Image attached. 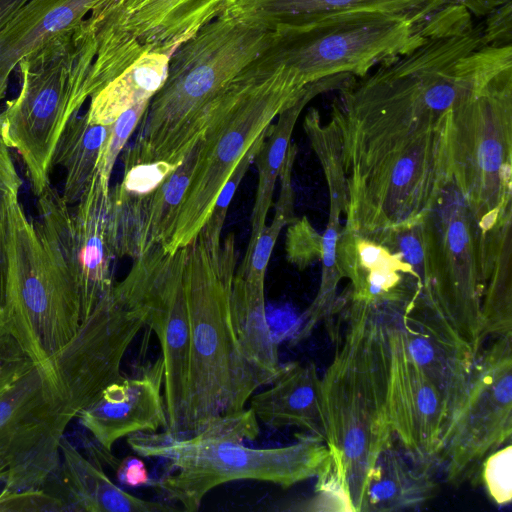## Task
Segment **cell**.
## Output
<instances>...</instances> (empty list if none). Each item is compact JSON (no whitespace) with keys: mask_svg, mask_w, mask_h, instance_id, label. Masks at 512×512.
Instances as JSON below:
<instances>
[{"mask_svg":"<svg viewBox=\"0 0 512 512\" xmlns=\"http://www.w3.org/2000/svg\"><path fill=\"white\" fill-rule=\"evenodd\" d=\"M512 68V45L490 44L472 15L412 51L353 78L332 103L347 163L438 125L463 100Z\"/></svg>","mask_w":512,"mask_h":512,"instance_id":"1","label":"cell"},{"mask_svg":"<svg viewBox=\"0 0 512 512\" xmlns=\"http://www.w3.org/2000/svg\"><path fill=\"white\" fill-rule=\"evenodd\" d=\"M258 424L249 408L214 418L191 435L142 432L127 436V444L138 456L166 461L167 473L150 486L188 512L198 511L206 494L224 483L256 480L289 488L323 470L329 458L324 440L305 434L282 447H248L244 441L258 437Z\"/></svg>","mask_w":512,"mask_h":512,"instance_id":"2","label":"cell"},{"mask_svg":"<svg viewBox=\"0 0 512 512\" xmlns=\"http://www.w3.org/2000/svg\"><path fill=\"white\" fill-rule=\"evenodd\" d=\"M237 251L233 234L215 243L201 232L185 246L184 287L190 343L182 433L245 409L270 379L244 355L232 322L230 298Z\"/></svg>","mask_w":512,"mask_h":512,"instance_id":"3","label":"cell"},{"mask_svg":"<svg viewBox=\"0 0 512 512\" xmlns=\"http://www.w3.org/2000/svg\"><path fill=\"white\" fill-rule=\"evenodd\" d=\"M272 31L221 13L169 58L167 77L151 98L123 154L124 170L144 163L178 167L208 126V110L268 45Z\"/></svg>","mask_w":512,"mask_h":512,"instance_id":"4","label":"cell"},{"mask_svg":"<svg viewBox=\"0 0 512 512\" xmlns=\"http://www.w3.org/2000/svg\"><path fill=\"white\" fill-rule=\"evenodd\" d=\"M337 301L347 306V326L321 378L325 443L353 511L360 512L372 469L394 436L385 405L376 308L346 295Z\"/></svg>","mask_w":512,"mask_h":512,"instance_id":"5","label":"cell"},{"mask_svg":"<svg viewBox=\"0 0 512 512\" xmlns=\"http://www.w3.org/2000/svg\"><path fill=\"white\" fill-rule=\"evenodd\" d=\"M421 290L406 317L475 362L484 342L485 235L452 179L420 224Z\"/></svg>","mask_w":512,"mask_h":512,"instance_id":"6","label":"cell"},{"mask_svg":"<svg viewBox=\"0 0 512 512\" xmlns=\"http://www.w3.org/2000/svg\"><path fill=\"white\" fill-rule=\"evenodd\" d=\"M307 87L300 88L282 67L257 56L228 84L209 108L208 126L197 143L193 173L166 251L195 238L241 158Z\"/></svg>","mask_w":512,"mask_h":512,"instance_id":"7","label":"cell"},{"mask_svg":"<svg viewBox=\"0 0 512 512\" xmlns=\"http://www.w3.org/2000/svg\"><path fill=\"white\" fill-rule=\"evenodd\" d=\"M451 111L437 126L399 139L345 172V230L387 245L423 222L452 179Z\"/></svg>","mask_w":512,"mask_h":512,"instance_id":"8","label":"cell"},{"mask_svg":"<svg viewBox=\"0 0 512 512\" xmlns=\"http://www.w3.org/2000/svg\"><path fill=\"white\" fill-rule=\"evenodd\" d=\"M93 57L82 21L15 69L20 90L0 108V140L18 152L37 197L50 185L54 150L66 122L85 103Z\"/></svg>","mask_w":512,"mask_h":512,"instance_id":"9","label":"cell"},{"mask_svg":"<svg viewBox=\"0 0 512 512\" xmlns=\"http://www.w3.org/2000/svg\"><path fill=\"white\" fill-rule=\"evenodd\" d=\"M82 323L78 292L14 197L9 207L5 300L0 327L44 373Z\"/></svg>","mask_w":512,"mask_h":512,"instance_id":"10","label":"cell"},{"mask_svg":"<svg viewBox=\"0 0 512 512\" xmlns=\"http://www.w3.org/2000/svg\"><path fill=\"white\" fill-rule=\"evenodd\" d=\"M451 175L482 234L512 220V68L450 116Z\"/></svg>","mask_w":512,"mask_h":512,"instance_id":"11","label":"cell"},{"mask_svg":"<svg viewBox=\"0 0 512 512\" xmlns=\"http://www.w3.org/2000/svg\"><path fill=\"white\" fill-rule=\"evenodd\" d=\"M227 0H101L83 20L93 44L88 99L146 54L171 56L218 17Z\"/></svg>","mask_w":512,"mask_h":512,"instance_id":"12","label":"cell"},{"mask_svg":"<svg viewBox=\"0 0 512 512\" xmlns=\"http://www.w3.org/2000/svg\"><path fill=\"white\" fill-rule=\"evenodd\" d=\"M34 222L44 247L77 289L82 322L110 295L118 258L110 222V186L95 173L73 210L49 185Z\"/></svg>","mask_w":512,"mask_h":512,"instance_id":"13","label":"cell"},{"mask_svg":"<svg viewBox=\"0 0 512 512\" xmlns=\"http://www.w3.org/2000/svg\"><path fill=\"white\" fill-rule=\"evenodd\" d=\"M133 260L126 277L114 284L113 292L159 340L166 430L180 435L185 418L190 343L183 279L185 246L166 251L155 245Z\"/></svg>","mask_w":512,"mask_h":512,"instance_id":"14","label":"cell"},{"mask_svg":"<svg viewBox=\"0 0 512 512\" xmlns=\"http://www.w3.org/2000/svg\"><path fill=\"white\" fill-rule=\"evenodd\" d=\"M512 434V335L498 337L476 359L466 395L447 428L437 465L460 485Z\"/></svg>","mask_w":512,"mask_h":512,"instance_id":"15","label":"cell"},{"mask_svg":"<svg viewBox=\"0 0 512 512\" xmlns=\"http://www.w3.org/2000/svg\"><path fill=\"white\" fill-rule=\"evenodd\" d=\"M383 363L385 405L401 450L416 464H437L451 408L441 390L409 356L390 306L374 305Z\"/></svg>","mask_w":512,"mask_h":512,"instance_id":"16","label":"cell"},{"mask_svg":"<svg viewBox=\"0 0 512 512\" xmlns=\"http://www.w3.org/2000/svg\"><path fill=\"white\" fill-rule=\"evenodd\" d=\"M70 422L37 365L0 395V456L10 461L5 489L46 488L58 473Z\"/></svg>","mask_w":512,"mask_h":512,"instance_id":"17","label":"cell"},{"mask_svg":"<svg viewBox=\"0 0 512 512\" xmlns=\"http://www.w3.org/2000/svg\"><path fill=\"white\" fill-rule=\"evenodd\" d=\"M144 327L112 292L81 323L74 337L51 357L45 378L70 420L121 374L122 359Z\"/></svg>","mask_w":512,"mask_h":512,"instance_id":"18","label":"cell"},{"mask_svg":"<svg viewBox=\"0 0 512 512\" xmlns=\"http://www.w3.org/2000/svg\"><path fill=\"white\" fill-rule=\"evenodd\" d=\"M163 384L164 365L159 357L134 376L121 375L111 382L76 418L98 445L110 452L123 437L167 429Z\"/></svg>","mask_w":512,"mask_h":512,"instance_id":"19","label":"cell"},{"mask_svg":"<svg viewBox=\"0 0 512 512\" xmlns=\"http://www.w3.org/2000/svg\"><path fill=\"white\" fill-rule=\"evenodd\" d=\"M303 128L326 180L329 217L321 236L322 271L319 290L301 316L302 325L294 335L297 342L306 339L319 322L330 317L336 310L337 288L343 278L337 262V242L342 230L341 215L345 213L348 201L341 139L336 124L331 119L329 123L323 124L319 111L310 108L304 117Z\"/></svg>","mask_w":512,"mask_h":512,"instance_id":"20","label":"cell"},{"mask_svg":"<svg viewBox=\"0 0 512 512\" xmlns=\"http://www.w3.org/2000/svg\"><path fill=\"white\" fill-rule=\"evenodd\" d=\"M196 155L197 144L170 175L147 193L110 188V221L118 258L135 259L155 245L167 246Z\"/></svg>","mask_w":512,"mask_h":512,"instance_id":"21","label":"cell"},{"mask_svg":"<svg viewBox=\"0 0 512 512\" xmlns=\"http://www.w3.org/2000/svg\"><path fill=\"white\" fill-rule=\"evenodd\" d=\"M337 262L342 277L349 279V298L409 305L420 293L421 277L401 252L343 227Z\"/></svg>","mask_w":512,"mask_h":512,"instance_id":"22","label":"cell"},{"mask_svg":"<svg viewBox=\"0 0 512 512\" xmlns=\"http://www.w3.org/2000/svg\"><path fill=\"white\" fill-rule=\"evenodd\" d=\"M456 0H227L223 13L238 21L273 31L302 26L326 17L355 11L432 13Z\"/></svg>","mask_w":512,"mask_h":512,"instance_id":"23","label":"cell"},{"mask_svg":"<svg viewBox=\"0 0 512 512\" xmlns=\"http://www.w3.org/2000/svg\"><path fill=\"white\" fill-rule=\"evenodd\" d=\"M101 0H29L0 31V100L18 63L88 16Z\"/></svg>","mask_w":512,"mask_h":512,"instance_id":"24","label":"cell"},{"mask_svg":"<svg viewBox=\"0 0 512 512\" xmlns=\"http://www.w3.org/2000/svg\"><path fill=\"white\" fill-rule=\"evenodd\" d=\"M270 384L249 399L258 421L275 429L296 427L325 441L321 378L315 364L282 365Z\"/></svg>","mask_w":512,"mask_h":512,"instance_id":"25","label":"cell"},{"mask_svg":"<svg viewBox=\"0 0 512 512\" xmlns=\"http://www.w3.org/2000/svg\"><path fill=\"white\" fill-rule=\"evenodd\" d=\"M61 463L53 480L61 487L59 497L66 511L166 512L175 508L136 497L114 484L93 460L86 458L63 435L59 443Z\"/></svg>","mask_w":512,"mask_h":512,"instance_id":"26","label":"cell"},{"mask_svg":"<svg viewBox=\"0 0 512 512\" xmlns=\"http://www.w3.org/2000/svg\"><path fill=\"white\" fill-rule=\"evenodd\" d=\"M353 78L356 77L350 74H338L310 84L295 103L277 116V122L268 127L267 134L255 157L258 168V185L247 247L253 245L266 225L276 180L286 159L293 129L302 110L317 95L335 89L339 90Z\"/></svg>","mask_w":512,"mask_h":512,"instance_id":"27","label":"cell"},{"mask_svg":"<svg viewBox=\"0 0 512 512\" xmlns=\"http://www.w3.org/2000/svg\"><path fill=\"white\" fill-rule=\"evenodd\" d=\"M404 310L390 305L409 356L445 395L451 408V423L466 395L475 362L453 345L411 322Z\"/></svg>","mask_w":512,"mask_h":512,"instance_id":"28","label":"cell"},{"mask_svg":"<svg viewBox=\"0 0 512 512\" xmlns=\"http://www.w3.org/2000/svg\"><path fill=\"white\" fill-rule=\"evenodd\" d=\"M429 471L403 456L392 443L372 469L360 512L402 511L425 505L437 492Z\"/></svg>","mask_w":512,"mask_h":512,"instance_id":"29","label":"cell"},{"mask_svg":"<svg viewBox=\"0 0 512 512\" xmlns=\"http://www.w3.org/2000/svg\"><path fill=\"white\" fill-rule=\"evenodd\" d=\"M230 307L244 355L272 382L281 365L277 343L266 317L264 283L251 282L235 272Z\"/></svg>","mask_w":512,"mask_h":512,"instance_id":"30","label":"cell"},{"mask_svg":"<svg viewBox=\"0 0 512 512\" xmlns=\"http://www.w3.org/2000/svg\"><path fill=\"white\" fill-rule=\"evenodd\" d=\"M110 129L111 125L90 122L86 113L76 112L66 122L54 150L52 166L65 170L61 196L68 206L77 204L91 183Z\"/></svg>","mask_w":512,"mask_h":512,"instance_id":"31","label":"cell"},{"mask_svg":"<svg viewBox=\"0 0 512 512\" xmlns=\"http://www.w3.org/2000/svg\"><path fill=\"white\" fill-rule=\"evenodd\" d=\"M170 56L146 54L90 97L85 112L90 122L111 125L127 109L151 100L163 85Z\"/></svg>","mask_w":512,"mask_h":512,"instance_id":"32","label":"cell"},{"mask_svg":"<svg viewBox=\"0 0 512 512\" xmlns=\"http://www.w3.org/2000/svg\"><path fill=\"white\" fill-rule=\"evenodd\" d=\"M511 220L485 234L482 336L512 335Z\"/></svg>","mask_w":512,"mask_h":512,"instance_id":"33","label":"cell"},{"mask_svg":"<svg viewBox=\"0 0 512 512\" xmlns=\"http://www.w3.org/2000/svg\"><path fill=\"white\" fill-rule=\"evenodd\" d=\"M296 145L290 144L286 159L279 173L280 193L273 219L265 225L252 246L247 247L245 257L236 271L245 279L264 283L265 273L273 248L282 228L294 220V194L292 169L296 157Z\"/></svg>","mask_w":512,"mask_h":512,"instance_id":"34","label":"cell"},{"mask_svg":"<svg viewBox=\"0 0 512 512\" xmlns=\"http://www.w3.org/2000/svg\"><path fill=\"white\" fill-rule=\"evenodd\" d=\"M21 186L22 179L8 147L0 140V320L5 300L9 207L12 199L19 195Z\"/></svg>","mask_w":512,"mask_h":512,"instance_id":"35","label":"cell"},{"mask_svg":"<svg viewBox=\"0 0 512 512\" xmlns=\"http://www.w3.org/2000/svg\"><path fill=\"white\" fill-rule=\"evenodd\" d=\"M150 100L135 104L124 111L111 124L109 135L104 142L97 164V173L101 180L109 185L114 164L128 139L136 130Z\"/></svg>","mask_w":512,"mask_h":512,"instance_id":"36","label":"cell"},{"mask_svg":"<svg viewBox=\"0 0 512 512\" xmlns=\"http://www.w3.org/2000/svg\"><path fill=\"white\" fill-rule=\"evenodd\" d=\"M266 134L267 131L252 145L234 168L232 174L221 189L207 221L199 231L210 241L216 243L221 241V232L229 204L250 164L255 160Z\"/></svg>","mask_w":512,"mask_h":512,"instance_id":"37","label":"cell"},{"mask_svg":"<svg viewBox=\"0 0 512 512\" xmlns=\"http://www.w3.org/2000/svg\"><path fill=\"white\" fill-rule=\"evenodd\" d=\"M481 477L490 498L498 505L512 498V446L509 443L490 453L481 464Z\"/></svg>","mask_w":512,"mask_h":512,"instance_id":"38","label":"cell"},{"mask_svg":"<svg viewBox=\"0 0 512 512\" xmlns=\"http://www.w3.org/2000/svg\"><path fill=\"white\" fill-rule=\"evenodd\" d=\"M286 252L288 260L299 269L321 258V236L305 217L291 222L287 231Z\"/></svg>","mask_w":512,"mask_h":512,"instance_id":"39","label":"cell"},{"mask_svg":"<svg viewBox=\"0 0 512 512\" xmlns=\"http://www.w3.org/2000/svg\"><path fill=\"white\" fill-rule=\"evenodd\" d=\"M56 512L66 511L64 502L47 489L14 491L3 489L0 493V512Z\"/></svg>","mask_w":512,"mask_h":512,"instance_id":"40","label":"cell"},{"mask_svg":"<svg viewBox=\"0 0 512 512\" xmlns=\"http://www.w3.org/2000/svg\"><path fill=\"white\" fill-rule=\"evenodd\" d=\"M35 365L8 331L0 327V395Z\"/></svg>","mask_w":512,"mask_h":512,"instance_id":"41","label":"cell"},{"mask_svg":"<svg viewBox=\"0 0 512 512\" xmlns=\"http://www.w3.org/2000/svg\"><path fill=\"white\" fill-rule=\"evenodd\" d=\"M176 168L166 162L138 164L124 170L123 179L116 187L128 193L144 194L156 188Z\"/></svg>","mask_w":512,"mask_h":512,"instance_id":"42","label":"cell"},{"mask_svg":"<svg viewBox=\"0 0 512 512\" xmlns=\"http://www.w3.org/2000/svg\"><path fill=\"white\" fill-rule=\"evenodd\" d=\"M483 32L486 40L494 45H508L512 40L511 1L497 7L485 17Z\"/></svg>","mask_w":512,"mask_h":512,"instance_id":"43","label":"cell"},{"mask_svg":"<svg viewBox=\"0 0 512 512\" xmlns=\"http://www.w3.org/2000/svg\"><path fill=\"white\" fill-rule=\"evenodd\" d=\"M116 478L124 486L137 488L150 486L152 479L142 459L128 456L117 464Z\"/></svg>","mask_w":512,"mask_h":512,"instance_id":"44","label":"cell"},{"mask_svg":"<svg viewBox=\"0 0 512 512\" xmlns=\"http://www.w3.org/2000/svg\"><path fill=\"white\" fill-rule=\"evenodd\" d=\"M457 3L465 7L471 15L482 18L497 7L511 0H456Z\"/></svg>","mask_w":512,"mask_h":512,"instance_id":"45","label":"cell"},{"mask_svg":"<svg viewBox=\"0 0 512 512\" xmlns=\"http://www.w3.org/2000/svg\"><path fill=\"white\" fill-rule=\"evenodd\" d=\"M29 0H0V31Z\"/></svg>","mask_w":512,"mask_h":512,"instance_id":"46","label":"cell"},{"mask_svg":"<svg viewBox=\"0 0 512 512\" xmlns=\"http://www.w3.org/2000/svg\"><path fill=\"white\" fill-rule=\"evenodd\" d=\"M9 466L10 461L4 456H0V481L4 482L8 473Z\"/></svg>","mask_w":512,"mask_h":512,"instance_id":"47","label":"cell"}]
</instances>
